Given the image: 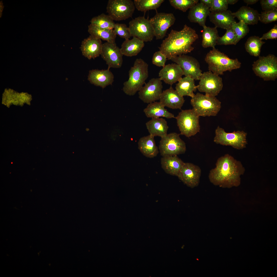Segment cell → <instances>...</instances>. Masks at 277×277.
I'll use <instances>...</instances> for the list:
<instances>
[{"label":"cell","instance_id":"cell-21","mask_svg":"<svg viewBox=\"0 0 277 277\" xmlns=\"http://www.w3.org/2000/svg\"><path fill=\"white\" fill-rule=\"evenodd\" d=\"M159 100L165 107L172 109H181L185 102L183 97L180 95L171 86L162 91Z\"/></svg>","mask_w":277,"mask_h":277},{"label":"cell","instance_id":"cell-13","mask_svg":"<svg viewBox=\"0 0 277 277\" xmlns=\"http://www.w3.org/2000/svg\"><path fill=\"white\" fill-rule=\"evenodd\" d=\"M170 60L180 66L185 76H189L194 80H199L202 71L199 62L195 58L183 54L173 57Z\"/></svg>","mask_w":277,"mask_h":277},{"label":"cell","instance_id":"cell-24","mask_svg":"<svg viewBox=\"0 0 277 277\" xmlns=\"http://www.w3.org/2000/svg\"><path fill=\"white\" fill-rule=\"evenodd\" d=\"M161 163L162 168L166 173L177 176L184 163L177 156L162 157Z\"/></svg>","mask_w":277,"mask_h":277},{"label":"cell","instance_id":"cell-36","mask_svg":"<svg viewBox=\"0 0 277 277\" xmlns=\"http://www.w3.org/2000/svg\"><path fill=\"white\" fill-rule=\"evenodd\" d=\"M164 0H134L135 7L139 11L145 12L151 10H156L164 1Z\"/></svg>","mask_w":277,"mask_h":277},{"label":"cell","instance_id":"cell-17","mask_svg":"<svg viewBox=\"0 0 277 277\" xmlns=\"http://www.w3.org/2000/svg\"><path fill=\"white\" fill-rule=\"evenodd\" d=\"M201 173L200 167L190 163H184L177 176L179 179L189 187L199 185Z\"/></svg>","mask_w":277,"mask_h":277},{"label":"cell","instance_id":"cell-32","mask_svg":"<svg viewBox=\"0 0 277 277\" xmlns=\"http://www.w3.org/2000/svg\"><path fill=\"white\" fill-rule=\"evenodd\" d=\"M202 46L204 48L215 47L219 37L217 28L206 26L203 27L202 34Z\"/></svg>","mask_w":277,"mask_h":277},{"label":"cell","instance_id":"cell-8","mask_svg":"<svg viewBox=\"0 0 277 277\" xmlns=\"http://www.w3.org/2000/svg\"><path fill=\"white\" fill-rule=\"evenodd\" d=\"M214 141L217 144L230 146L238 150L243 149L248 144L247 133L244 131H234L231 133L226 132L219 126L216 129Z\"/></svg>","mask_w":277,"mask_h":277},{"label":"cell","instance_id":"cell-11","mask_svg":"<svg viewBox=\"0 0 277 277\" xmlns=\"http://www.w3.org/2000/svg\"><path fill=\"white\" fill-rule=\"evenodd\" d=\"M197 89L205 95L215 97L222 90L223 84L222 78L210 71L202 73L200 76Z\"/></svg>","mask_w":277,"mask_h":277},{"label":"cell","instance_id":"cell-3","mask_svg":"<svg viewBox=\"0 0 277 277\" xmlns=\"http://www.w3.org/2000/svg\"><path fill=\"white\" fill-rule=\"evenodd\" d=\"M148 67L142 59L135 60L129 71L128 80L123 83V90L126 94L133 96L143 86L149 76Z\"/></svg>","mask_w":277,"mask_h":277},{"label":"cell","instance_id":"cell-2","mask_svg":"<svg viewBox=\"0 0 277 277\" xmlns=\"http://www.w3.org/2000/svg\"><path fill=\"white\" fill-rule=\"evenodd\" d=\"M198 38L195 31L185 24L181 31L171 30L159 47V51L170 60L173 57L191 52L194 49L192 45Z\"/></svg>","mask_w":277,"mask_h":277},{"label":"cell","instance_id":"cell-4","mask_svg":"<svg viewBox=\"0 0 277 277\" xmlns=\"http://www.w3.org/2000/svg\"><path fill=\"white\" fill-rule=\"evenodd\" d=\"M205 60L208 64L209 71L219 75L228 71L240 68L241 63L237 58L232 59L215 47L212 48L206 54Z\"/></svg>","mask_w":277,"mask_h":277},{"label":"cell","instance_id":"cell-12","mask_svg":"<svg viewBox=\"0 0 277 277\" xmlns=\"http://www.w3.org/2000/svg\"><path fill=\"white\" fill-rule=\"evenodd\" d=\"M129 25L131 36L144 42L151 41L155 36L150 19L144 16L135 18L130 21Z\"/></svg>","mask_w":277,"mask_h":277},{"label":"cell","instance_id":"cell-31","mask_svg":"<svg viewBox=\"0 0 277 277\" xmlns=\"http://www.w3.org/2000/svg\"><path fill=\"white\" fill-rule=\"evenodd\" d=\"M88 31L90 35L96 38L109 43H115L116 35L113 29L102 28L90 24L88 26Z\"/></svg>","mask_w":277,"mask_h":277},{"label":"cell","instance_id":"cell-29","mask_svg":"<svg viewBox=\"0 0 277 277\" xmlns=\"http://www.w3.org/2000/svg\"><path fill=\"white\" fill-rule=\"evenodd\" d=\"M144 46V42L138 38L133 37L131 39H125L120 48L123 55L132 57L137 55Z\"/></svg>","mask_w":277,"mask_h":277},{"label":"cell","instance_id":"cell-5","mask_svg":"<svg viewBox=\"0 0 277 277\" xmlns=\"http://www.w3.org/2000/svg\"><path fill=\"white\" fill-rule=\"evenodd\" d=\"M191 104L200 116H215L221 107V102L215 97L197 93L191 98Z\"/></svg>","mask_w":277,"mask_h":277},{"label":"cell","instance_id":"cell-42","mask_svg":"<svg viewBox=\"0 0 277 277\" xmlns=\"http://www.w3.org/2000/svg\"><path fill=\"white\" fill-rule=\"evenodd\" d=\"M167 59L165 55L159 51L154 53L152 59V63L157 66L163 67L165 65Z\"/></svg>","mask_w":277,"mask_h":277},{"label":"cell","instance_id":"cell-18","mask_svg":"<svg viewBox=\"0 0 277 277\" xmlns=\"http://www.w3.org/2000/svg\"><path fill=\"white\" fill-rule=\"evenodd\" d=\"M102 45L101 39L90 35L82 41L81 49L83 55L90 60L101 55Z\"/></svg>","mask_w":277,"mask_h":277},{"label":"cell","instance_id":"cell-23","mask_svg":"<svg viewBox=\"0 0 277 277\" xmlns=\"http://www.w3.org/2000/svg\"><path fill=\"white\" fill-rule=\"evenodd\" d=\"M190 9L187 16L189 21L197 23L203 27L205 26L206 18L210 12V8L200 2Z\"/></svg>","mask_w":277,"mask_h":277},{"label":"cell","instance_id":"cell-34","mask_svg":"<svg viewBox=\"0 0 277 277\" xmlns=\"http://www.w3.org/2000/svg\"><path fill=\"white\" fill-rule=\"evenodd\" d=\"M265 43L259 36H255L250 37L245 43L246 51L251 55L255 57L260 56L262 45Z\"/></svg>","mask_w":277,"mask_h":277},{"label":"cell","instance_id":"cell-40","mask_svg":"<svg viewBox=\"0 0 277 277\" xmlns=\"http://www.w3.org/2000/svg\"><path fill=\"white\" fill-rule=\"evenodd\" d=\"M113 30L117 36L125 39H129L131 35L129 27L123 23H115Z\"/></svg>","mask_w":277,"mask_h":277},{"label":"cell","instance_id":"cell-10","mask_svg":"<svg viewBox=\"0 0 277 277\" xmlns=\"http://www.w3.org/2000/svg\"><path fill=\"white\" fill-rule=\"evenodd\" d=\"M135 7L131 0H109L106 12L113 20H125L132 17Z\"/></svg>","mask_w":277,"mask_h":277},{"label":"cell","instance_id":"cell-43","mask_svg":"<svg viewBox=\"0 0 277 277\" xmlns=\"http://www.w3.org/2000/svg\"><path fill=\"white\" fill-rule=\"evenodd\" d=\"M228 5L227 0H213L210 10V12L226 10L228 8Z\"/></svg>","mask_w":277,"mask_h":277},{"label":"cell","instance_id":"cell-22","mask_svg":"<svg viewBox=\"0 0 277 277\" xmlns=\"http://www.w3.org/2000/svg\"><path fill=\"white\" fill-rule=\"evenodd\" d=\"M210 20L215 27L226 30L231 28L236 22L232 12L230 10L210 12L209 16Z\"/></svg>","mask_w":277,"mask_h":277},{"label":"cell","instance_id":"cell-9","mask_svg":"<svg viewBox=\"0 0 277 277\" xmlns=\"http://www.w3.org/2000/svg\"><path fill=\"white\" fill-rule=\"evenodd\" d=\"M159 150L162 156H177L183 154L186 150V144L180 134L174 132L161 138Z\"/></svg>","mask_w":277,"mask_h":277},{"label":"cell","instance_id":"cell-16","mask_svg":"<svg viewBox=\"0 0 277 277\" xmlns=\"http://www.w3.org/2000/svg\"><path fill=\"white\" fill-rule=\"evenodd\" d=\"M102 58L108 65L107 69L111 68H119L121 67L123 62V55L120 48L115 43H110L106 42L103 44Z\"/></svg>","mask_w":277,"mask_h":277},{"label":"cell","instance_id":"cell-41","mask_svg":"<svg viewBox=\"0 0 277 277\" xmlns=\"http://www.w3.org/2000/svg\"><path fill=\"white\" fill-rule=\"evenodd\" d=\"M277 21V9L273 11H263L260 14L259 21L267 24Z\"/></svg>","mask_w":277,"mask_h":277},{"label":"cell","instance_id":"cell-1","mask_svg":"<svg viewBox=\"0 0 277 277\" xmlns=\"http://www.w3.org/2000/svg\"><path fill=\"white\" fill-rule=\"evenodd\" d=\"M215 165V167L211 170L209 174V178L211 183L224 188L240 185V176L245 171L241 161L227 154L218 158Z\"/></svg>","mask_w":277,"mask_h":277},{"label":"cell","instance_id":"cell-27","mask_svg":"<svg viewBox=\"0 0 277 277\" xmlns=\"http://www.w3.org/2000/svg\"><path fill=\"white\" fill-rule=\"evenodd\" d=\"M160 102H155L149 104L143 110L148 118H157L163 117L167 119L175 118L174 114L169 112Z\"/></svg>","mask_w":277,"mask_h":277},{"label":"cell","instance_id":"cell-37","mask_svg":"<svg viewBox=\"0 0 277 277\" xmlns=\"http://www.w3.org/2000/svg\"><path fill=\"white\" fill-rule=\"evenodd\" d=\"M231 27L234 31L236 36L237 43L248 33L249 29L248 25L242 21H239L238 23L234 22Z\"/></svg>","mask_w":277,"mask_h":277},{"label":"cell","instance_id":"cell-28","mask_svg":"<svg viewBox=\"0 0 277 277\" xmlns=\"http://www.w3.org/2000/svg\"><path fill=\"white\" fill-rule=\"evenodd\" d=\"M232 14L235 17L248 25L257 24L259 21L260 14L258 11L247 6L241 7Z\"/></svg>","mask_w":277,"mask_h":277},{"label":"cell","instance_id":"cell-38","mask_svg":"<svg viewBox=\"0 0 277 277\" xmlns=\"http://www.w3.org/2000/svg\"><path fill=\"white\" fill-rule=\"evenodd\" d=\"M198 0H169L171 5L176 9L186 12L199 2Z\"/></svg>","mask_w":277,"mask_h":277},{"label":"cell","instance_id":"cell-20","mask_svg":"<svg viewBox=\"0 0 277 277\" xmlns=\"http://www.w3.org/2000/svg\"><path fill=\"white\" fill-rule=\"evenodd\" d=\"M183 75V73L181 68L175 63L165 65L159 73L160 80L171 86L178 81Z\"/></svg>","mask_w":277,"mask_h":277},{"label":"cell","instance_id":"cell-49","mask_svg":"<svg viewBox=\"0 0 277 277\" xmlns=\"http://www.w3.org/2000/svg\"><path fill=\"white\" fill-rule=\"evenodd\" d=\"M0 11L1 12H2V11L3 10V3H2V1H0Z\"/></svg>","mask_w":277,"mask_h":277},{"label":"cell","instance_id":"cell-25","mask_svg":"<svg viewBox=\"0 0 277 277\" xmlns=\"http://www.w3.org/2000/svg\"><path fill=\"white\" fill-rule=\"evenodd\" d=\"M154 138V136L149 135L141 138L138 141V149L147 157L153 158L159 153V149Z\"/></svg>","mask_w":277,"mask_h":277},{"label":"cell","instance_id":"cell-39","mask_svg":"<svg viewBox=\"0 0 277 277\" xmlns=\"http://www.w3.org/2000/svg\"><path fill=\"white\" fill-rule=\"evenodd\" d=\"M236 34L231 27L227 29L225 34L218 39L217 45H236Z\"/></svg>","mask_w":277,"mask_h":277},{"label":"cell","instance_id":"cell-26","mask_svg":"<svg viewBox=\"0 0 277 277\" xmlns=\"http://www.w3.org/2000/svg\"><path fill=\"white\" fill-rule=\"evenodd\" d=\"M150 135L161 138L167 134L169 126L165 119L162 118H153L146 123Z\"/></svg>","mask_w":277,"mask_h":277},{"label":"cell","instance_id":"cell-19","mask_svg":"<svg viewBox=\"0 0 277 277\" xmlns=\"http://www.w3.org/2000/svg\"><path fill=\"white\" fill-rule=\"evenodd\" d=\"M114 75L110 70L97 69L90 71L88 80L92 84L103 88L112 85L114 81Z\"/></svg>","mask_w":277,"mask_h":277},{"label":"cell","instance_id":"cell-7","mask_svg":"<svg viewBox=\"0 0 277 277\" xmlns=\"http://www.w3.org/2000/svg\"><path fill=\"white\" fill-rule=\"evenodd\" d=\"M199 117L193 108L180 112L175 118L180 134L189 138L199 132Z\"/></svg>","mask_w":277,"mask_h":277},{"label":"cell","instance_id":"cell-45","mask_svg":"<svg viewBox=\"0 0 277 277\" xmlns=\"http://www.w3.org/2000/svg\"><path fill=\"white\" fill-rule=\"evenodd\" d=\"M277 38V25L275 24L273 27L268 32L263 34L260 37L261 40L268 39H276Z\"/></svg>","mask_w":277,"mask_h":277},{"label":"cell","instance_id":"cell-47","mask_svg":"<svg viewBox=\"0 0 277 277\" xmlns=\"http://www.w3.org/2000/svg\"><path fill=\"white\" fill-rule=\"evenodd\" d=\"M259 1L258 0H243V1L248 5L253 4Z\"/></svg>","mask_w":277,"mask_h":277},{"label":"cell","instance_id":"cell-46","mask_svg":"<svg viewBox=\"0 0 277 277\" xmlns=\"http://www.w3.org/2000/svg\"><path fill=\"white\" fill-rule=\"evenodd\" d=\"M200 2L204 4L210 8L212 5L213 0H200Z\"/></svg>","mask_w":277,"mask_h":277},{"label":"cell","instance_id":"cell-14","mask_svg":"<svg viewBox=\"0 0 277 277\" xmlns=\"http://www.w3.org/2000/svg\"><path fill=\"white\" fill-rule=\"evenodd\" d=\"M156 39H163L166 36L168 29L173 25L176 19L172 13H156L150 19Z\"/></svg>","mask_w":277,"mask_h":277},{"label":"cell","instance_id":"cell-30","mask_svg":"<svg viewBox=\"0 0 277 277\" xmlns=\"http://www.w3.org/2000/svg\"><path fill=\"white\" fill-rule=\"evenodd\" d=\"M194 80L189 76L181 78L176 84L175 90L181 96H188L191 98L195 94L194 92L197 89Z\"/></svg>","mask_w":277,"mask_h":277},{"label":"cell","instance_id":"cell-48","mask_svg":"<svg viewBox=\"0 0 277 277\" xmlns=\"http://www.w3.org/2000/svg\"><path fill=\"white\" fill-rule=\"evenodd\" d=\"M238 1V0H227L228 4H234L236 3Z\"/></svg>","mask_w":277,"mask_h":277},{"label":"cell","instance_id":"cell-6","mask_svg":"<svg viewBox=\"0 0 277 277\" xmlns=\"http://www.w3.org/2000/svg\"><path fill=\"white\" fill-rule=\"evenodd\" d=\"M252 66L256 75L264 81H274L277 78V57L273 54L259 56Z\"/></svg>","mask_w":277,"mask_h":277},{"label":"cell","instance_id":"cell-33","mask_svg":"<svg viewBox=\"0 0 277 277\" xmlns=\"http://www.w3.org/2000/svg\"><path fill=\"white\" fill-rule=\"evenodd\" d=\"M3 96V102L8 104L14 103L16 104L18 103L28 102L30 101V96L28 94L23 93H18L11 90H5Z\"/></svg>","mask_w":277,"mask_h":277},{"label":"cell","instance_id":"cell-44","mask_svg":"<svg viewBox=\"0 0 277 277\" xmlns=\"http://www.w3.org/2000/svg\"><path fill=\"white\" fill-rule=\"evenodd\" d=\"M260 3L263 11H270L277 9V0H261Z\"/></svg>","mask_w":277,"mask_h":277},{"label":"cell","instance_id":"cell-35","mask_svg":"<svg viewBox=\"0 0 277 277\" xmlns=\"http://www.w3.org/2000/svg\"><path fill=\"white\" fill-rule=\"evenodd\" d=\"M90 22L99 28L109 29H113L115 24L109 15L103 13L92 18Z\"/></svg>","mask_w":277,"mask_h":277},{"label":"cell","instance_id":"cell-15","mask_svg":"<svg viewBox=\"0 0 277 277\" xmlns=\"http://www.w3.org/2000/svg\"><path fill=\"white\" fill-rule=\"evenodd\" d=\"M162 88V81L159 78H151L138 92V97L144 103L155 102L159 100Z\"/></svg>","mask_w":277,"mask_h":277}]
</instances>
